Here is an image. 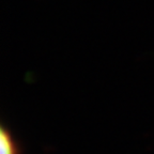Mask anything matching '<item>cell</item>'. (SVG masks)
<instances>
[{
	"instance_id": "1",
	"label": "cell",
	"mask_w": 154,
	"mask_h": 154,
	"mask_svg": "<svg viewBox=\"0 0 154 154\" xmlns=\"http://www.w3.org/2000/svg\"><path fill=\"white\" fill-rule=\"evenodd\" d=\"M0 153L23 154V147L14 137L11 130L5 125L0 126Z\"/></svg>"
}]
</instances>
